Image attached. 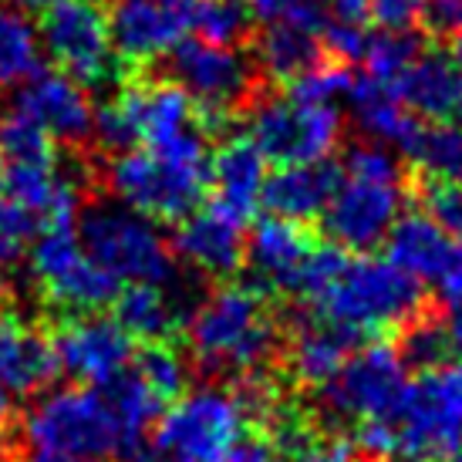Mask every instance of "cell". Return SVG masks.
<instances>
[{"label":"cell","mask_w":462,"mask_h":462,"mask_svg":"<svg viewBox=\"0 0 462 462\" xmlns=\"http://www.w3.org/2000/svg\"><path fill=\"white\" fill-rule=\"evenodd\" d=\"M310 314L351 337L405 328L422 314V287L392 260L347 257L345 246L310 250L297 291Z\"/></svg>","instance_id":"6da1fadb"},{"label":"cell","mask_w":462,"mask_h":462,"mask_svg":"<svg viewBox=\"0 0 462 462\" xmlns=\"http://www.w3.org/2000/svg\"><path fill=\"white\" fill-rule=\"evenodd\" d=\"M405 176L385 145H355L345 155V169L331 203L324 206V230L331 244L365 254L385 244L388 230L402 217Z\"/></svg>","instance_id":"7a4b0ae2"},{"label":"cell","mask_w":462,"mask_h":462,"mask_svg":"<svg viewBox=\"0 0 462 462\" xmlns=\"http://www.w3.org/2000/svg\"><path fill=\"white\" fill-rule=\"evenodd\" d=\"M193 358L209 374H250L273 355L277 324L257 287L230 283L199 300L189 318Z\"/></svg>","instance_id":"3957f363"},{"label":"cell","mask_w":462,"mask_h":462,"mask_svg":"<svg viewBox=\"0 0 462 462\" xmlns=\"http://www.w3.org/2000/svg\"><path fill=\"white\" fill-rule=\"evenodd\" d=\"M78 240L118 283H176V254L159 233L155 219L142 217L139 209L118 199L85 206Z\"/></svg>","instance_id":"277c9868"},{"label":"cell","mask_w":462,"mask_h":462,"mask_svg":"<svg viewBox=\"0 0 462 462\" xmlns=\"http://www.w3.org/2000/svg\"><path fill=\"white\" fill-rule=\"evenodd\" d=\"M246 419L240 395L226 388L180 395L152 429V462H230L233 446L246 436Z\"/></svg>","instance_id":"5b68a950"},{"label":"cell","mask_w":462,"mask_h":462,"mask_svg":"<svg viewBox=\"0 0 462 462\" xmlns=\"http://www.w3.org/2000/svg\"><path fill=\"white\" fill-rule=\"evenodd\" d=\"M398 452L419 462H442L462 449V361L422 368L405 385L392 415Z\"/></svg>","instance_id":"8992f818"},{"label":"cell","mask_w":462,"mask_h":462,"mask_svg":"<svg viewBox=\"0 0 462 462\" xmlns=\"http://www.w3.org/2000/svg\"><path fill=\"white\" fill-rule=\"evenodd\" d=\"M24 439L31 449L88 456V459H116L118 422L108 398L98 385L58 388L34 402L24 415Z\"/></svg>","instance_id":"52a82bcc"},{"label":"cell","mask_w":462,"mask_h":462,"mask_svg":"<svg viewBox=\"0 0 462 462\" xmlns=\"http://www.w3.org/2000/svg\"><path fill=\"white\" fill-rule=\"evenodd\" d=\"M105 182L118 203L139 209L149 219H172L189 217L199 199H203L206 186H209V162H182V159H169L152 149L145 152H116L108 162Z\"/></svg>","instance_id":"ba28073f"},{"label":"cell","mask_w":462,"mask_h":462,"mask_svg":"<svg viewBox=\"0 0 462 462\" xmlns=\"http://www.w3.org/2000/svg\"><path fill=\"white\" fill-rule=\"evenodd\" d=\"M31 273L41 294L68 314H95L118 297L122 283L88 257L71 223L41 226L31 246Z\"/></svg>","instance_id":"9c48e42d"},{"label":"cell","mask_w":462,"mask_h":462,"mask_svg":"<svg viewBox=\"0 0 462 462\" xmlns=\"http://www.w3.org/2000/svg\"><path fill=\"white\" fill-rule=\"evenodd\" d=\"M246 139L277 166L321 162L341 142V116L334 105L304 98H257L246 118Z\"/></svg>","instance_id":"30bf717a"},{"label":"cell","mask_w":462,"mask_h":462,"mask_svg":"<svg viewBox=\"0 0 462 462\" xmlns=\"http://www.w3.org/2000/svg\"><path fill=\"white\" fill-rule=\"evenodd\" d=\"M41 44L44 54L61 65L78 85L95 88L116 71V48L108 31V11L98 0H54L41 17Z\"/></svg>","instance_id":"8fae6325"},{"label":"cell","mask_w":462,"mask_h":462,"mask_svg":"<svg viewBox=\"0 0 462 462\" xmlns=\"http://www.w3.org/2000/svg\"><path fill=\"white\" fill-rule=\"evenodd\" d=\"M169 71L206 122H217L233 108H244L257 95V68L230 44L213 41H180L169 54Z\"/></svg>","instance_id":"7c38bea8"},{"label":"cell","mask_w":462,"mask_h":462,"mask_svg":"<svg viewBox=\"0 0 462 462\" xmlns=\"http://www.w3.org/2000/svg\"><path fill=\"white\" fill-rule=\"evenodd\" d=\"M405 361L392 345H368L358 355H347L328 385H321L324 411L337 422H374L392 419L398 398L409 385Z\"/></svg>","instance_id":"4fadbf2b"},{"label":"cell","mask_w":462,"mask_h":462,"mask_svg":"<svg viewBox=\"0 0 462 462\" xmlns=\"http://www.w3.org/2000/svg\"><path fill=\"white\" fill-rule=\"evenodd\" d=\"M122 91L132 105L139 142H145V149L182 162H209L206 118L176 81H142Z\"/></svg>","instance_id":"5bb4252c"},{"label":"cell","mask_w":462,"mask_h":462,"mask_svg":"<svg viewBox=\"0 0 462 462\" xmlns=\"http://www.w3.org/2000/svg\"><path fill=\"white\" fill-rule=\"evenodd\" d=\"M112 48L129 65L169 58L193 31V0H116L108 7Z\"/></svg>","instance_id":"9a60e30c"},{"label":"cell","mask_w":462,"mask_h":462,"mask_svg":"<svg viewBox=\"0 0 462 462\" xmlns=\"http://www.w3.org/2000/svg\"><path fill=\"white\" fill-rule=\"evenodd\" d=\"M58 368L85 385H105L132 365V337L116 318L71 314L51 337Z\"/></svg>","instance_id":"2e32d148"},{"label":"cell","mask_w":462,"mask_h":462,"mask_svg":"<svg viewBox=\"0 0 462 462\" xmlns=\"http://www.w3.org/2000/svg\"><path fill=\"white\" fill-rule=\"evenodd\" d=\"M17 112L27 116L34 125L51 135L61 145H81L91 139L95 125V105H91L85 85L65 71L34 75L17 95Z\"/></svg>","instance_id":"e0dca14e"},{"label":"cell","mask_w":462,"mask_h":462,"mask_svg":"<svg viewBox=\"0 0 462 462\" xmlns=\"http://www.w3.org/2000/svg\"><path fill=\"white\" fill-rule=\"evenodd\" d=\"M172 254L206 277H230L246 257L244 223H236L217 206L199 209V213L193 209L189 217L180 219Z\"/></svg>","instance_id":"ac0fdd59"},{"label":"cell","mask_w":462,"mask_h":462,"mask_svg":"<svg viewBox=\"0 0 462 462\" xmlns=\"http://www.w3.org/2000/svg\"><path fill=\"white\" fill-rule=\"evenodd\" d=\"M267 182V155L260 152L246 135L223 142L209 159V186H213V206L223 209L236 223L257 213L260 196Z\"/></svg>","instance_id":"d6986e66"},{"label":"cell","mask_w":462,"mask_h":462,"mask_svg":"<svg viewBox=\"0 0 462 462\" xmlns=\"http://www.w3.org/2000/svg\"><path fill=\"white\" fill-rule=\"evenodd\" d=\"M310 250V236L304 233L300 223L294 219H281V217H267L260 219L250 240H246V263L254 270L267 291H283V294H294L297 281H300V270L308 263Z\"/></svg>","instance_id":"ffe728a7"},{"label":"cell","mask_w":462,"mask_h":462,"mask_svg":"<svg viewBox=\"0 0 462 462\" xmlns=\"http://www.w3.org/2000/svg\"><path fill=\"white\" fill-rule=\"evenodd\" d=\"M4 186L17 206H24L41 226L71 223L78 209V186L71 182L58 159H38V162H7Z\"/></svg>","instance_id":"44dd1931"},{"label":"cell","mask_w":462,"mask_h":462,"mask_svg":"<svg viewBox=\"0 0 462 462\" xmlns=\"http://www.w3.org/2000/svg\"><path fill=\"white\" fill-rule=\"evenodd\" d=\"M58 372L51 337L0 310V385L11 395H34Z\"/></svg>","instance_id":"7402d4cb"},{"label":"cell","mask_w":462,"mask_h":462,"mask_svg":"<svg viewBox=\"0 0 462 462\" xmlns=\"http://www.w3.org/2000/svg\"><path fill=\"white\" fill-rule=\"evenodd\" d=\"M341 180V169L331 159L321 162H297V166H281L273 176L263 182L260 203L267 206L273 217L308 223L324 213V206L331 203L334 189Z\"/></svg>","instance_id":"603a6c76"},{"label":"cell","mask_w":462,"mask_h":462,"mask_svg":"<svg viewBox=\"0 0 462 462\" xmlns=\"http://www.w3.org/2000/svg\"><path fill=\"white\" fill-rule=\"evenodd\" d=\"M388 260L398 270H405L415 281H439L449 270L452 257L459 254V244L446 226H439L429 213H409L398 217L395 226L385 236Z\"/></svg>","instance_id":"cb8c5ba5"},{"label":"cell","mask_w":462,"mask_h":462,"mask_svg":"<svg viewBox=\"0 0 462 462\" xmlns=\"http://www.w3.org/2000/svg\"><path fill=\"white\" fill-rule=\"evenodd\" d=\"M347 105H351V116L358 122V129L365 132L374 145H385V149L409 152L411 139L422 129L419 116L398 98L395 88H392L388 81H378V78L365 75V78H358V81H351Z\"/></svg>","instance_id":"d4e9b609"},{"label":"cell","mask_w":462,"mask_h":462,"mask_svg":"<svg viewBox=\"0 0 462 462\" xmlns=\"http://www.w3.org/2000/svg\"><path fill=\"white\" fill-rule=\"evenodd\" d=\"M392 88L419 118L446 122L462 112V68L446 54H419Z\"/></svg>","instance_id":"484cf974"},{"label":"cell","mask_w":462,"mask_h":462,"mask_svg":"<svg viewBox=\"0 0 462 462\" xmlns=\"http://www.w3.org/2000/svg\"><path fill=\"white\" fill-rule=\"evenodd\" d=\"M324 17H297V21H273L263 27L257 41V61L270 78L294 81L304 71L324 61Z\"/></svg>","instance_id":"4316f807"},{"label":"cell","mask_w":462,"mask_h":462,"mask_svg":"<svg viewBox=\"0 0 462 462\" xmlns=\"http://www.w3.org/2000/svg\"><path fill=\"white\" fill-rule=\"evenodd\" d=\"M112 304H116V321L125 328L132 341L162 345L180 331V300L162 283H129L125 291H118Z\"/></svg>","instance_id":"83f0119b"},{"label":"cell","mask_w":462,"mask_h":462,"mask_svg":"<svg viewBox=\"0 0 462 462\" xmlns=\"http://www.w3.org/2000/svg\"><path fill=\"white\" fill-rule=\"evenodd\" d=\"M355 341L358 337H351V334L334 328V324H308L287 345V372L300 385H328L337 374V368L347 361Z\"/></svg>","instance_id":"f1b7e54d"},{"label":"cell","mask_w":462,"mask_h":462,"mask_svg":"<svg viewBox=\"0 0 462 462\" xmlns=\"http://www.w3.org/2000/svg\"><path fill=\"white\" fill-rule=\"evenodd\" d=\"M44 44L31 14L0 4V88H24L34 75H41Z\"/></svg>","instance_id":"f546056e"},{"label":"cell","mask_w":462,"mask_h":462,"mask_svg":"<svg viewBox=\"0 0 462 462\" xmlns=\"http://www.w3.org/2000/svg\"><path fill=\"white\" fill-rule=\"evenodd\" d=\"M368 24H372V0H328L324 7V51L337 61H361L368 48Z\"/></svg>","instance_id":"4dcf8cb0"},{"label":"cell","mask_w":462,"mask_h":462,"mask_svg":"<svg viewBox=\"0 0 462 462\" xmlns=\"http://www.w3.org/2000/svg\"><path fill=\"white\" fill-rule=\"evenodd\" d=\"M411 162L436 182H462V125L436 122L429 129H419L411 139Z\"/></svg>","instance_id":"1f68e13d"},{"label":"cell","mask_w":462,"mask_h":462,"mask_svg":"<svg viewBox=\"0 0 462 462\" xmlns=\"http://www.w3.org/2000/svg\"><path fill=\"white\" fill-rule=\"evenodd\" d=\"M254 11L246 0H193V31L213 44H240L250 34Z\"/></svg>","instance_id":"d6a6232c"},{"label":"cell","mask_w":462,"mask_h":462,"mask_svg":"<svg viewBox=\"0 0 462 462\" xmlns=\"http://www.w3.org/2000/svg\"><path fill=\"white\" fill-rule=\"evenodd\" d=\"M273 439L281 442L287 462H358L355 442L341 436H318L297 422L277 425Z\"/></svg>","instance_id":"836d02e7"},{"label":"cell","mask_w":462,"mask_h":462,"mask_svg":"<svg viewBox=\"0 0 462 462\" xmlns=\"http://www.w3.org/2000/svg\"><path fill=\"white\" fill-rule=\"evenodd\" d=\"M422 54V38L411 34V31H382L368 38V48L361 54V61L368 68V78L378 81H395L405 68Z\"/></svg>","instance_id":"e575fe53"},{"label":"cell","mask_w":462,"mask_h":462,"mask_svg":"<svg viewBox=\"0 0 462 462\" xmlns=\"http://www.w3.org/2000/svg\"><path fill=\"white\" fill-rule=\"evenodd\" d=\"M132 368L142 374V382L152 388L162 402H172L186 392V382H189V365L182 361V355H176L169 341L162 345H145L142 355L132 361Z\"/></svg>","instance_id":"d590c367"},{"label":"cell","mask_w":462,"mask_h":462,"mask_svg":"<svg viewBox=\"0 0 462 462\" xmlns=\"http://www.w3.org/2000/svg\"><path fill=\"white\" fill-rule=\"evenodd\" d=\"M91 139L112 155L135 149L139 129H135V116H132V105H129V98H125V91H118L116 98L108 105H102V108H95Z\"/></svg>","instance_id":"8d00e7d4"},{"label":"cell","mask_w":462,"mask_h":462,"mask_svg":"<svg viewBox=\"0 0 462 462\" xmlns=\"http://www.w3.org/2000/svg\"><path fill=\"white\" fill-rule=\"evenodd\" d=\"M0 152L7 162H38V159H51L54 145L51 135L41 125H34L21 112H14L0 122Z\"/></svg>","instance_id":"74e56055"},{"label":"cell","mask_w":462,"mask_h":462,"mask_svg":"<svg viewBox=\"0 0 462 462\" xmlns=\"http://www.w3.org/2000/svg\"><path fill=\"white\" fill-rule=\"evenodd\" d=\"M452 345H449V334H446V324L429 321L422 314L411 324H405V337H402V347H398V355H402L405 365H415L422 372V368L442 365Z\"/></svg>","instance_id":"f35d334b"},{"label":"cell","mask_w":462,"mask_h":462,"mask_svg":"<svg viewBox=\"0 0 462 462\" xmlns=\"http://www.w3.org/2000/svg\"><path fill=\"white\" fill-rule=\"evenodd\" d=\"M355 75L347 71L341 61H321L310 71H304L300 78L287 81L291 85V95L294 98H304V102H318V105H334L337 98H347V88H351Z\"/></svg>","instance_id":"ab89813d"},{"label":"cell","mask_w":462,"mask_h":462,"mask_svg":"<svg viewBox=\"0 0 462 462\" xmlns=\"http://www.w3.org/2000/svg\"><path fill=\"white\" fill-rule=\"evenodd\" d=\"M38 230L41 223L27 213L24 206H17L11 196L0 199V267L17 263L24 246L38 236Z\"/></svg>","instance_id":"60d3db41"},{"label":"cell","mask_w":462,"mask_h":462,"mask_svg":"<svg viewBox=\"0 0 462 462\" xmlns=\"http://www.w3.org/2000/svg\"><path fill=\"white\" fill-rule=\"evenodd\" d=\"M422 203L439 226H446L452 236H462V182L429 180L422 189Z\"/></svg>","instance_id":"b9f144b4"},{"label":"cell","mask_w":462,"mask_h":462,"mask_svg":"<svg viewBox=\"0 0 462 462\" xmlns=\"http://www.w3.org/2000/svg\"><path fill=\"white\" fill-rule=\"evenodd\" d=\"M425 0H372V24L382 31H411L422 21Z\"/></svg>","instance_id":"7bdbcfd3"},{"label":"cell","mask_w":462,"mask_h":462,"mask_svg":"<svg viewBox=\"0 0 462 462\" xmlns=\"http://www.w3.org/2000/svg\"><path fill=\"white\" fill-rule=\"evenodd\" d=\"M419 24L436 38H456L462 31V0H425Z\"/></svg>","instance_id":"ee69618b"},{"label":"cell","mask_w":462,"mask_h":462,"mask_svg":"<svg viewBox=\"0 0 462 462\" xmlns=\"http://www.w3.org/2000/svg\"><path fill=\"white\" fill-rule=\"evenodd\" d=\"M254 17H260L263 24L273 21H297V17H324L318 0H246Z\"/></svg>","instance_id":"f6af8a7d"},{"label":"cell","mask_w":462,"mask_h":462,"mask_svg":"<svg viewBox=\"0 0 462 462\" xmlns=\"http://www.w3.org/2000/svg\"><path fill=\"white\" fill-rule=\"evenodd\" d=\"M230 462H287L273 436H244L230 452Z\"/></svg>","instance_id":"bcb514c9"},{"label":"cell","mask_w":462,"mask_h":462,"mask_svg":"<svg viewBox=\"0 0 462 462\" xmlns=\"http://www.w3.org/2000/svg\"><path fill=\"white\" fill-rule=\"evenodd\" d=\"M439 287H442V297H446L449 304L462 308V246H459V254L452 257L449 270L439 277Z\"/></svg>","instance_id":"7dc6e473"},{"label":"cell","mask_w":462,"mask_h":462,"mask_svg":"<svg viewBox=\"0 0 462 462\" xmlns=\"http://www.w3.org/2000/svg\"><path fill=\"white\" fill-rule=\"evenodd\" d=\"M24 462H98L88 459V456H65V452H44V449H31Z\"/></svg>","instance_id":"c3c4849f"},{"label":"cell","mask_w":462,"mask_h":462,"mask_svg":"<svg viewBox=\"0 0 462 462\" xmlns=\"http://www.w3.org/2000/svg\"><path fill=\"white\" fill-rule=\"evenodd\" d=\"M446 334H449L452 351H456V355H462V308L449 318V324H446Z\"/></svg>","instance_id":"681fc988"},{"label":"cell","mask_w":462,"mask_h":462,"mask_svg":"<svg viewBox=\"0 0 462 462\" xmlns=\"http://www.w3.org/2000/svg\"><path fill=\"white\" fill-rule=\"evenodd\" d=\"M11 415H14V395L4 385H0V425L7 422Z\"/></svg>","instance_id":"f907efd6"},{"label":"cell","mask_w":462,"mask_h":462,"mask_svg":"<svg viewBox=\"0 0 462 462\" xmlns=\"http://www.w3.org/2000/svg\"><path fill=\"white\" fill-rule=\"evenodd\" d=\"M14 7H21V11H48V7H51L54 0H11Z\"/></svg>","instance_id":"816d5d0a"},{"label":"cell","mask_w":462,"mask_h":462,"mask_svg":"<svg viewBox=\"0 0 462 462\" xmlns=\"http://www.w3.org/2000/svg\"><path fill=\"white\" fill-rule=\"evenodd\" d=\"M452 61L462 68V31L456 34V38H452Z\"/></svg>","instance_id":"f5cc1de1"},{"label":"cell","mask_w":462,"mask_h":462,"mask_svg":"<svg viewBox=\"0 0 462 462\" xmlns=\"http://www.w3.org/2000/svg\"><path fill=\"white\" fill-rule=\"evenodd\" d=\"M4 297H7V277H4V267H0V304H4Z\"/></svg>","instance_id":"db71d44e"},{"label":"cell","mask_w":462,"mask_h":462,"mask_svg":"<svg viewBox=\"0 0 462 462\" xmlns=\"http://www.w3.org/2000/svg\"><path fill=\"white\" fill-rule=\"evenodd\" d=\"M378 462H419V459H411V456H385V459Z\"/></svg>","instance_id":"11a10c76"},{"label":"cell","mask_w":462,"mask_h":462,"mask_svg":"<svg viewBox=\"0 0 462 462\" xmlns=\"http://www.w3.org/2000/svg\"><path fill=\"white\" fill-rule=\"evenodd\" d=\"M4 169H7V159H4V152H0V186H4Z\"/></svg>","instance_id":"9f6ffc18"},{"label":"cell","mask_w":462,"mask_h":462,"mask_svg":"<svg viewBox=\"0 0 462 462\" xmlns=\"http://www.w3.org/2000/svg\"><path fill=\"white\" fill-rule=\"evenodd\" d=\"M442 462H462V449H459V452H452V456H446Z\"/></svg>","instance_id":"6f0895ef"},{"label":"cell","mask_w":462,"mask_h":462,"mask_svg":"<svg viewBox=\"0 0 462 462\" xmlns=\"http://www.w3.org/2000/svg\"><path fill=\"white\" fill-rule=\"evenodd\" d=\"M0 462H4V459H0Z\"/></svg>","instance_id":"680465c9"}]
</instances>
